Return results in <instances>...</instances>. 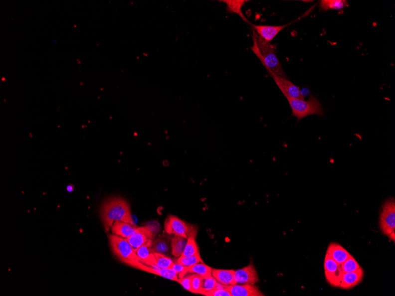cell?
Segmentation results:
<instances>
[{
    "instance_id": "obj_20",
    "label": "cell",
    "mask_w": 395,
    "mask_h": 296,
    "mask_svg": "<svg viewBox=\"0 0 395 296\" xmlns=\"http://www.w3.org/2000/svg\"><path fill=\"white\" fill-rule=\"evenodd\" d=\"M170 238L167 235H164L153 242L152 249L154 253L165 254L168 253L170 248Z\"/></svg>"
},
{
    "instance_id": "obj_16",
    "label": "cell",
    "mask_w": 395,
    "mask_h": 296,
    "mask_svg": "<svg viewBox=\"0 0 395 296\" xmlns=\"http://www.w3.org/2000/svg\"><path fill=\"white\" fill-rule=\"evenodd\" d=\"M327 254L332 258L338 264H343L348 258L351 256L345 248L337 243H331L327 251Z\"/></svg>"
},
{
    "instance_id": "obj_15",
    "label": "cell",
    "mask_w": 395,
    "mask_h": 296,
    "mask_svg": "<svg viewBox=\"0 0 395 296\" xmlns=\"http://www.w3.org/2000/svg\"><path fill=\"white\" fill-rule=\"evenodd\" d=\"M138 228L129 223L117 221L114 222L111 230L113 234L127 239L135 233Z\"/></svg>"
},
{
    "instance_id": "obj_23",
    "label": "cell",
    "mask_w": 395,
    "mask_h": 296,
    "mask_svg": "<svg viewBox=\"0 0 395 296\" xmlns=\"http://www.w3.org/2000/svg\"><path fill=\"white\" fill-rule=\"evenodd\" d=\"M151 274L162 277L173 281L178 282V273L173 269H161L159 267H152Z\"/></svg>"
},
{
    "instance_id": "obj_17",
    "label": "cell",
    "mask_w": 395,
    "mask_h": 296,
    "mask_svg": "<svg viewBox=\"0 0 395 296\" xmlns=\"http://www.w3.org/2000/svg\"><path fill=\"white\" fill-rule=\"evenodd\" d=\"M234 270L212 269V276L221 284L227 286L236 284L234 280Z\"/></svg>"
},
{
    "instance_id": "obj_10",
    "label": "cell",
    "mask_w": 395,
    "mask_h": 296,
    "mask_svg": "<svg viewBox=\"0 0 395 296\" xmlns=\"http://www.w3.org/2000/svg\"><path fill=\"white\" fill-rule=\"evenodd\" d=\"M234 280L237 285H255L259 282V276L252 263L244 268L234 272Z\"/></svg>"
},
{
    "instance_id": "obj_14",
    "label": "cell",
    "mask_w": 395,
    "mask_h": 296,
    "mask_svg": "<svg viewBox=\"0 0 395 296\" xmlns=\"http://www.w3.org/2000/svg\"><path fill=\"white\" fill-rule=\"evenodd\" d=\"M153 241L149 242L147 244L143 245L136 250L139 259L142 262L149 266L158 267L157 260H156L154 252L152 249Z\"/></svg>"
},
{
    "instance_id": "obj_18",
    "label": "cell",
    "mask_w": 395,
    "mask_h": 296,
    "mask_svg": "<svg viewBox=\"0 0 395 296\" xmlns=\"http://www.w3.org/2000/svg\"><path fill=\"white\" fill-rule=\"evenodd\" d=\"M227 5V10L231 13L236 14L239 15L244 21L249 23L246 17L242 12V7L246 3L244 0H225L222 1Z\"/></svg>"
},
{
    "instance_id": "obj_8",
    "label": "cell",
    "mask_w": 395,
    "mask_h": 296,
    "mask_svg": "<svg viewBox=\"0 0 395 296\" xmlns=\"http://www.w3.org/2000/svg\"><path fill=\"white\" fill-rule=\"evenodd\" d=\"M270 76L275 81L279 90L285 95L286 99H301L305 100L304 95H302L300 89L293 83L290 81L288 78H283L276 75L272 72H267Z\"/></svg>"
},
{
    "instance_id": "obj_6",
    "label": "cell",
    "mask_w": 395,
    "mask_h": 296,
    "mask_svg": "<svg viewBox=\"0 0 395 296\" xmlns=\"http://www.w3.org/2000/svg\"><path fill=\"white\" fill-rule=\"evenodd\" d=\"M380 228L385 235L390 236L395 230V201L391 197L382 206L379 221Z\"/></svg>"
},
{
    "instance_id": "obj_13",
    "label": "cell",
    "mask_w": 395,
    "mask_h": 296,
    "mask_svg": "<svg viewBox=\"0 0 395 296\" xmlns=\"http://www.w3.org/2000/svg\"><path fill=\"white\" fill-rule=\"evenodd\" d=\"M231 296H263L255 285H237L227 286Z\"/></svg>"
},
{
    "instance_id": "obj_32",
    "label": "cell",
    "mask_w": 395,
    "mask_h": 296,
    "mask_svg": "<svg viewBox=\"0 0 395 296\" xmlns=\"http://www.w3.org/2000/svg\"><path fill=\"white\" fill-rule=\"evenodd\" d=\"M178 283L183 286V287L187 290V291L191 292V277L190 276H184L183 278L179 279Z\"/></svg>"
},
{
    "instance_id": "obj_5",
    "label": "cell",
    "mask_w": 395,
    "mask_h": 296,
    "mask_svg": "<svg viewBox=\"0 0 395 296\" xmlns=\"http://www.w3.org/2000/svg\"><path fill=\"white\" fill-rule=\"evenodd\" d=\"M165 232L168 234L188 239L190 237L197 236V229L194 226L188 225L181 219L174 215L168 216L165 222Z\"/></svg>"
},
{
    "instance_id": "obj_25",
    "label": "cell",
    "mask_w": 395,
    "mask_h": 296,
    "mask_svg": "<svg viewBox=\"0 0 395 296\" xmlns=\"http://www.w3.org/2000/svg\"><path fill=\"white\" fill-rule=\"evenodd\" d=\"M218 283L217 280L212 275L203 278L201 291H200V295L205 296L207 293L213 291V290L216 289Z\"/></svg>"
},
{
    "instance_id": "obj_21",
    "label": "cell",
    "mask_w": 395,
    "mask_h": 296,
    "mask_svg": "<svg viewBox=\"0 0 395 296\" xmlns=\"http://www.w3.org/2000/svg\"><path fill=\"white\" fill-rule=\"evenodd\" d=\"M347 4V1L344 0H322L320 1V8L326 11L330 9L341 10L345 8Z\"/></svg>"
},
{
    "instance_id": "obj_19",
    "label": "cell",
    "mask_w": 395,
    "mask_h": 296,
    "mask_svg": "<svg viewBox=\"0 0 395 296\" xmlns=\"http://www.w3.org/2000/svg\"><path fill=\"white\" fill-rule=\"evenodd\" d=\"M186 240L187 239L186 238L175 236V235L172 238V253H173L174 256L180 258L182 256L187 243Z\"/></svg>"
},
{
    "instance_id": "obj_31",
    "label": "cell",
    "mask_w": 395,
    "mask_h": 296,
    "mask_svg": "<svg viewBox=\"0 0 395 296\" xmlns=\"http://www.w3.org/2000/svg\"><path fill=\"white\" fill-rule=\"evenodd\" d=\"M206 296H231L230 292L228 291L227 286L224 289H215L213 291L207 293L205 295Z\"/></svg>"
},
{
    "instance_id": "obj_30",
    "label": "cell",
    "mask_w": 395,
    "mask_h": 296,
    "mask_svg": "<svg viewBox=\"0 0 395 296\" xmlns=\"http://www.w3.org/2000/svg\"><path fill=\"white\" fill-rule=\"evenodd\" d=\"M172 269L178 273L179 279L183 278L189 273V267H187L179 263H174Z\"/></svg>"
},
{
    "instance_id": "obj_29",
    "label": "cell",
    "mask_w": 395,
    "mask_h": 296,
    "mask_svg": "<svg viewBox=\"0 0 395 296\" xmlns=\"http://www.w3.org/2000/svg\"><path fill=\"white\" fill-rule=\"evenodd\" d=\"M191 277V292L195 294H200L203 278L202 276L193 274Z\"/></svg>"
},
{
    "instance_id": "obj_26",
    "label": "cell",
    "mask_w": 395,
    "mask_h": 296,
    "mask_svg": "<svg viewBox=\"0 0 395 296\" xmlns=\"http://www.w3.org/2000/svg\"><path fill=\"white\" fill-rule=\"evenodd\" d=\"M341 269L343 273H349L356 271L361 268V266L352 255L345 262L340 265Z\"/></svg>"
},
{
    "instance_id": "obj_33",
    "label": "cell",
    "mask_w": 395,
    "mask_h": 296,
    "mask_svg": "<svg viewBox=\"0 0 395 296\" xmlns=\"http://www.w3.org/2000/svg\"><path fill=\"white\" fill-rule=\"evenodd\" d=\"M395 232H393V233H392L390 235V236H389V237L391 238V240H393L394 242H395Z\"/></svg>"
},
{
    "instance_id": "obj_27",
    "label": "cell",
    "mask_w": 395,
    "mask_h": 296,
    "mask_svg": "<svg viewBox=\"0 0 395 296\" xmlns=\"http://www.w3.org/2000/svg\"><path fill=\"white\" fill-rule=\"evenodd\" d=\"M156 260H157V266L161 269H172L174 264L173 260L170 258L165 256V254L154 253Z\"/></svg>"
},
{
    "instance_id": "obj_7",
    "label": "cell",
    "mask_w": 395,
    "mask_h": 296,
    "mask_svg": "<svg viewBox=\"0 0 395 296\" xmlns=\"http://www.w3.org/2000/svg\"><path fill=\"white\" fill-rule=\"evenodd\" d=\"M324 266L325 276L327 283L333 287L339 288L343 274L340 264L326 253Z\"/></svg>"
},
{
    "instance_id": "obj_12",
    "label": "cell",
    "mask_w": 395,
    "mask_h": 296,
    "mask_svg": "<svg viewBox=\"0 0 395 296\" xmlns=\"http://www.w3.org/2000/svg\"><path fill=\"white\" fill-rule=\"evenodd\" d=\"M364 270L362 267L355 272L343 273L339 288L344 290L354 288L361 284L364 279Z\"/></svg>"
},
{
    "instance_id": "obj_9",
    "label": "cell",
    "mask_w": 395,
    "mask_h": 296,
    "mask_svg": "<svg viewBox=\"0 0 395 296\" xmlns=\"http://www.w3.org/2000/svg\"><path fill=\"white\" fill-rule=\"evenodd\" d=\"M302 17H301L297 20L291 22V23L283 25H256L251 23L250 22L248 23L252 26L254 31H256L259 37L262 38L263 40L267 41V42H270L280 31L284 29L286 27L289 26V25L294 24L295 22Z\"/></svg>"
},
{
    "instance_id": "obj_28",
    "label": "cell",
    "mask_w": 395,
    "mask_h": 296,
    "mask_svg": "<svg viewBox=\"0 0 395 296\" xmlns=\"http://www.w3.org/2000/svg\"><path fill=\"white\" fill-rule=\"evenodd\" d=\"M177 262L181 264L182 265L190 267L195 265L196 264L202 263L203 261L199 253L192 256L180 257L179 259L177 260Z\"/></svg>"
},
{
    "instance_id": "obj_3",
    "label": "cell",
    "mask_w": 395,
    "mask_h": 296,
    "mask_svg": "<svg viewBox=\"0 0 395 296\" xmlns=\"http://www.w3.org/2000/svg\"><path fill=\"white\" fill-rule=\"evenodd\" d=\"M253 46L251 50L256 54L261 62L265 67L267 72L273 73L283 78H287L277 57L275 49L270 42L263 40L260 37H257L254 31L253 34Z\"/></svg>"
},
{
    "instance_id": "obj_1",
    "label": "cell",
    "mask_w": 395,
    "mask_h": 296,
    "mask_svg": "<svg viewBox=\"0 0 395 296\" xmlns=\"http://www.w3.org/2000/svg\"><path fill=\"white\" fill-rule=\"evenodd\" d=\"M100 216L106 232L110 231L114 222L117 221L135 225L128 202L121 197H111L105 200L101 207Z\"/></svg>"
},
{
    "instance_id": "obj_4",
    "label": "cell",
    "mask_w": 395,
    "mask_h": 296,
    "mask_svg": "<svg viewBox=\"0 0 395 296\" xmlns=\"http://www.w3.org/2000/svg\"><path fill=\"white\" fill-rule=\"evenodd\" d=\"M291 107L292 116L296 118L298 122L304 118L313 115L323 116L324 108L320 101L314 96L308 100L301 99H287Z\"/></svg>"
},
{
    "instance_id": "obj_2",
    "label": "cell",
    "mask_w": 395,
    "mask_h": 296,
    "mask_svg": "<svg viewBox=\"0 0 395 296\" xmlns=\"http://www.w3.org/2000/svg\"><path fill=\"white\" fill-rule=\"evenodd\" d=\"M108 240L111 250L121 262L136 269L151 273L152 267L146 265L139 259L136 250L130 244L127 239L111 234Z\"/></svg>"
},
{
    "instance_id": "obj_22",
    "label": "cell",
    "mask_w": 395,
    "mask_h": 296,
    "mask_svg": "<svg viewBox=\"0 0 395 296\" xmlns=\"http://www.w3.org/2000/svg\"><path fill=\"white\" fill-rule=\"evenodd\" d=\"M189 273L196 274L205 278L212 275V268L203 262L199 263L189 267Z\"/></svg>"
},
{
    "instance_id": "obj_11",
    "label": "cell",
    "mask_w": 395,
    "mask_h": 296,
    "mask_svg": "<svg viewBox=\"0 0 395 296\" xmlns=\"http://www.w3.org/2000/svg\"><path fill=\"white\" fill-rule=\"evenodd\" d=\"M154 232L150 227H142L137 228L135 233L127 239L130 245L136 250L149 242L153 241Z\"/></svg>"
},
{
    "instance_id": "obj_24",
    "label": "cell",
    "mask_w": 395,
    "mask_h": 296,
    "mask_svg": "<svg viewBox=\"0 0 395 296\" xmlns=\"http://www.w3.org/2000/svg\"><path fill=\"white\" fill-rule=\"evenodd\" d=\"M196 237H190L188 238L187 243L184 252L181 257H189L199 254V248L197 246Z\"/></svg>"
}]
</instances>
